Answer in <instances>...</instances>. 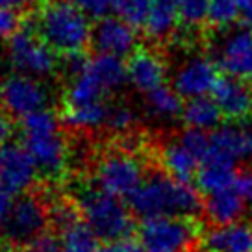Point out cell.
<instances>
[{
    "label": "cell",
    "instance_id": "e0dca14e",
    "mask_svg": "<svg viewBox=\"0 0 252 252\" xmlns=\"http://www.w3.org/2000/svg\"><path fill=\"white\" fill-rule=\"evenodd\" d=\"M152 158L158 159V165L161 171H165L174 180L186 182V184H191L193 178H197V173L200 169V159L197 156H193L178 141V137L156 147L152 152Z\"/></svg>",
    "mask_w": 252,
    "mask_h": 252
},
{
    "label": "cell",
    "instance_id": "d6986e66",
    "mask_svg": "<svg viewBox=\"0 0 252 252\" xmlns=\"http://www.w3.org/2000/svg\"><path fill=\"white\" fill-rule=\"evenodd\" d=\"M212 150L237 159H252V128L249 125L219 126L212 135Z\"/></svg>",
    "mask_w": 252,
    "mask_h": 252
},
{
    "label": "cell",
    "instance_id": "5bb4252c",
    "mask_svg": "<svg viewBox=\"0 0 252 252\" xmlns=\"http://www.w3.org/2000/svg\"><path fill=\"white\" fill-rule=\"evenodd\" d=\"M217 65L228 76L239 80H252V32L236 30L228 33L219 48Z\"/></svg>",
    "mask_w": 252,
    "mask_h": 252
},
{
    "label": "cell",
    "instance_id": "9a60e30c",
    "mask_svg": "<svg viewBox=\"0 0 252 252\" xmlns=\"http://www.w3.org/2000/svg\"><path fill=\"white\" fill-rule=\"evenodd\" d=\"M126 71L130 84L143 93H150L158 87L165 86L167 65L163 58L150 50V48L139 47L128 56Z\"/></svg>",
    "mask_w": 252,
    "mask_h": 252
},
{
    "label": "cell",
    "instance_id": "5b68a950",
    "mask_svg": "<svg viewBox=\"0 0 252 252\" xmlns=\"http://www.w3.org/2000/svg\"><path fill=\"white\" fill-rule=\"evenodd\" d=\"M48 232L50 213L43 193L26 191L19 195V198L11 204L8 219L2 226V237L15 251H26Z\"/></svg>",
    "mask_w": 252,
    "mask_h": 252
},
{
    "label": "cell",
    "instance_id": "1f68e13d",
    "mask_svg": "<svg viewBox=\"0 0 252 252\" xmlns=\"http://www.w3.org/2000/svg\"><path fill=\"white\" fill-rule=\"evenodd\" d=\"M178 141L186 147V149L197 156L200 159V163L204 161V158L208 156V152L212 149V137L206 135L204 130H195V128H188L186 132H182L180 135H176Z\"/></svg>",
    "mask_w": 252,
    "mask_h": 252
},
{
    "label": "cell",
    "instance_id": "4316f807",
    "mask_svg": "<svg viewBox=\"0 0 252 252\" xmlns=\"http://www.w3.org/2000/svg\"><path fill=\"white\" fill-rule=\"evenodd\" d=\"M63 251L65 252H98V239L93 234V230L87 226L86 220H80L60 234Z\"/></svg>",
    "mask_w": 252,
    "mask_h": 252
},
{
    "label": "cell",
    "instance_id": "30bf717a",
    "mask_svg": "<svg viewBox=\"0 0 252 252\" xmlns=\"http://www.w3.org/2000/svg\"><path fill=\"white\" fill-rule=\"evenodd\" d=\"M212 98L232 125H243L252 115V84L247 80L222 74L213 87Z\"/></svg>",
    "mask_w": 252,
    "mask_h": 252
},
{
    "label": "cell",
    "instance_id": "836d02e7",
    "mask_svg": "<svg viewBox=\"0 0 252 252\" xmlns=\"http://www.w3.org/2000/svg\"><path fill=\"white\" fill-rule=\"evenodd\" d=\"M24 23V13H21L19 9L13 6L0 9V37L4 39H11L17 32L23 28Z\"/></svg>",
    "mask_w": 252,
    "mask_h": 252
},
{
    "label": "cell",
    "instance_id": "83f0119b",
    "mask_svg": "<svg viewBox=\"0 0 252 252\" xmlns=\"http://www.w3.org/2000/svg\"><path fill=\"white\" fill-rule=\"evenodd\" d=\"M154 0H110L111 9L130 26L143 28Z\"/></svg>",
    "mask_w": 252,
    "mask_h": 252
},
{
    "label": "cell",
    "instance_id": "e575fe53",
    "mask_svg": "<svg viewBox=\"0 0 252 252\" xmlns=\"http://www.w3.org/2000/svg\"><path fill=\"white\" fill-rule=\"evenodd\" d=\"M98 252H147L143 249V245L139 243L137 237H128L117 243H102V247L98 249Z\"/></svg>",
    "mask_w": 252,
    "mask_h": 252
},
{
    "label": "cell",
    "instance_id": "ac0fdd59",
    "mask_svg": "<svg viewBox=\"0 0 252 252\" xmlns=\"http://www.w3.org/2000/svg\"><path fill=\"white\" fill-rule=\"evenodd\" d=\"M237 178H239V174L236 169V161L232 158L222 156L210 149L208 156L200 163L195 180H197V188L204 195H212L217 191L236 188Z\"/></svg>",
    "mask_w": 252,
    "mask_h": 252
},
{
    "label": "cell",
    "instance_id": "603a6c76",
    "mask_svg": "<svg viewBox=\"0 0 252 252\" xmlns=\"http://www.w3.org/2000/svg\"><path fill=\"white\" fill-rule=\"evenodd\" d=\"M106 94L100 82L94 78V74L89 71V62L86 69L72 78L71 86L63 98V108H76V106H87V104L102 102Z\"/></svg>",
    "mask_w": 252,
    "mask_h": 252
},
{
    "label": "cell",
    "instance_id": "9c48e42d",
    "mask_svg": "<svg viewBox=\"0 0 252 252\" xmlns=\"http://www.w3.org/2000/svg\"><path fill=\"white\" fill-rule=\"evenodd\" d=\"M37 165L30 152L17 145L8 143L0 147V182L11 195H23L35 182Z\"/></svg>",
    "mask_w": 252,
    "mask_h": 252
},
{
    "label": "cell",
    "instance_id": "4dcf8cb0",
    "mask_svg": "<svg viewBox=\"0 0 252 252\" xmlns=\"http://www.w3.org/2000/svg\"><path fill=\"white\" fill-rule=\"evenodd\" d=\"M135 123H137V115L132 108H128L125 104H119L108 110V119H106V126L115 134H130L134 132Z\"/></svg>",
    "mask_w": 252,
    "mask_h": 252
},
{
    "label": "cell",
    "instance_id": "f35d334b",
    "mask_svg": "<svg viewBox=\"0 0 252 252\" xmlns=\"http://www.w3.org/2000/svg\"><path fill=\"white\" fill-rule=\"evenodd\" d=\"M236 188L239 189V193H241L247 200L252 202V171H245V173L239 174Z\"/></svg>",
    "mask_w": 252,
    "mask_h": 252
},
{
    "label": "cell",
    "instance_id": "cb8c5ba5",
    "mask_svg": "<svg viewBox=\"0 0 252 252\" xmlns=\"http://www.w3.org/2000/svg\"><path fill=\"white\" fill-rule=\"evenodd\" d=\"M89 71L100 82V86L104 87L106 93L119 89L128 80L126 63L117 56L96 54L89 60Z\"/></svg>",
    "mask_w": 252,
    "mask_h": 252
},
{
    "label": "cell",
    "instance_id": "52a82bcc",
    "mask_svg": "<svg viewBox=\"0 0 252 252\" xmlns=\"http://www.w3.org/2000/svg\"><path fill=\"white\" fill-rule=\"evenodd\" d=\"M8 58L17 71L48 76L56 69V52L33 28V19L24 13L23 28L8 39Z\"/></svg>",
    "mask_w": 252,
    "mask_h": 252
},
{
    "label": "cell",
    "instance_id": "f1b7e54d",
    "mask_svg": "<svg viewBox=\"0 0 252 252\" xmlns=\"http://www.w3.org/2000/svg\"><path fill=\"white\" fill-rule=\"evenodd\" d=\"M241 15L239 0H210L208 24L213 28H228Z\"/></svg>",
    "mask_w": 252,
    "mask_h": 252
},
{
    "label": "cell",
    "instance_id": "3957f363",
    "mask_svg": "<svg viewBox=\"0 0 252 252\" xmlns=\"http://www.w3.org/2000/svg\"><path fill=\"white\" fill-rule=\"evenodd\" d=\"M76 202L87 226L98 241L117 243L137 234L135 215L119 197L104 191L98 184L80 189Z\"/></svg>",
    "mask_w": 252,
    "mask_h": 252
},
{
    "label": "cell",
    "instance_id": "74e56055",
    "mask_svg": "<svg viewBox=\"0 0 252 252\" xmlns=\"http://www.w3.org/2000/svg\"><path fill=\"white\" fill-rule=\"evenodd\" d=\"M11 204H13V202H11V193L4 188L2 182H0V230H2L4 222H6V219H8Z\"/></svg>",
    "mask_w": 252,
    "mask_h": 252
},
{
    "label": "cell",
    "instance_id": "8d00e7d4",
    "mask_svg": "<svg viewBox=\"0 0 252 252\" xmlns=\"http://www.w3.org/2000/svg\"><path fill=\"white\" fill-rule=\"evenodd\" d=\"M15 132V121L13 115L8 110L0 108V147L8 145V141L11 139V135Z\"/></svg>",
    "mask_w": 252,
    "mask_h": 252
},
{
    "label": "cell",
    "instance_id": "60d3db41",
    "mask_svg": "<svg viewBox=\"0 0 252 252\" xmlns=\"http://www.w3.org/2000/svg\"><path fill=\"white\" fill-rule=\"evenodd\" d=\"M23 2H28V0H13V6L15 4H23Z\"/></svg>",
    "mask_w": 252,
    "mask_h": 252
},
{
    "label": "cell",
    "instance_id": "f546056e",
    "mask_svg": "<svg viewBox=\"0 0 252 252\" xmlns=\"http://www.w3.org/2000/svg\"><path fill=\"white\" fill-rule=\"evenodd\" d=\"M210 0H178L180 23L186 28H198L208 23Z\"/></svg>",
    "mask_w": 252,
    "mask_h": 252
},
{
    "label": "cell",
    "instance_id": "b9f144b4",
    "mask_svg": "<svg viewBox=\"0 0 252 252\" xmlns=\"http://www.w3.org/2000/svg\"><path fill=\"white\" fill-rule=\"evenodd\" d=\"M2 87H4V82H2V78H0V93H2Z\"/></svg>",
    "mask_w": 252,
    "mask_h": 252
},
{
    "label": "cell",
    "instance_id": "8fae6325",
    "mask_svg": "<svg viewBox=\"0 0 252 252\" xmlns=\"http://www.w3.org/2000/svg\"><path fill=\"white\" fill-rule=\"evenodd\" d=\"M23 143L41 173L50 178L62 176L67 165V145L60 135V130L43 134H23Z\"/></svg>",
    "mask_w": 252,
    "mask_h": 252
},
{
    "label": "cell",
    "instance_id": "2e32d148",
    "mask_svg": "<svg viewBox=\"0 0 252 252\" xmlns=\"http://www.w3.org/2000/svg\"><path fill=\"white\" fill-rule=\"evenodd\" d=\"M197 252H252V222L237 220L204 230Z\"/></svg>",
    "mask_w": 252,
    "mask_h": 252
},
{
    "label": "cell",
    "instance_id": "ab89813d",
    "mask_svg": "<svg viewBox=\"0 0 252 252\" xmlns=\"http://www.w3.org/2000/svg\"><path fill=\"white\" fill-rule=\"evenodd\" d=\"M239 8H241L243 21L247 23L249 30L252 32V0H239Z\"/></svg>",
    "mask_w": 252,
    "mask_h": 252
},
{
    "label": "cell",
    "instance_id": "7402d4cb",
    "mask_svg": "<svg viewBox=\"0 0 252 252\" xmlns=\"http://www.w3.org/2000/svg\"><path fill=\"white\" fill-rule=\"evenodd\" d=\"M222 111L219 110L217 102L210 96L191 98L184 104L182 121L188 128L195 130H217L222 121Z\"/></svg>",
    "mask_w": 252,
    "mask_h": 252
},
{
    "label": "cell",
    "instance_id": "6da1fadb",
    "mask_svg": "<svg viewBox=\"0 0 252 252\" xmlns=\"http://www.w3.org/2000/svg\"><path fill=\"white\" fill-rule=\"evenodd\" d=\"M130 200V210L135 217H198L204 212V202L191 184L174 180L165 171L158 169L149 174Z\"/></svg>",
    "mask_w": 252,
    "mask_h": 252
},
{
    "label": "cell",
    "instance_id": "7a4b0ae2",
    "mask_svg": "<svg viewBox=\"0 0 252 252\" xmlns=\"http://www.w3.org/2000/svg\"><path fill=\"white\" fill-rule=\"evenodd\" d=\"M33 28L62 58L84 56L91 47V33L84 9L67 0H47L32 13Z\"/></svg>",
    "mask_w": 252,
    "mask_h": 252
},
{
    "label": "cell",
    "instance_id": "277c9868",
    "mask_svg": "<svg viewBox=\"0 0 252 252\" xmlns=\"http://www.w3.org/2000/svg\"><path fill=\"white\" fill-rule=\"evenodd\" d=\"M204 224L198 217L145 219L135 237L147 252H197Z\"/></svg>",
    "mask_w": 252,
    "mask_h": 252
},
{
    "label": "cell",
    "instance_id": "8992f818",
    "mask_svg": "<svg viewBox=\"0 0 252 252\" xmlns=\"http://www.w3.org/2000/svg\"><path fill=\"white\" fill-rule=\"evenodd\" d=\"M141 159L125 147H111L96 163V184L119 198H130L143 184Z\"/></svg>",
    "mask_w": 252,
    "mask_h": 252
},
{
    "label": "cell",
    "instance_id": "484cf974",
    "mask_svg": "<svg viewBox=\"0 0 252 252\" xmlns=\"http://www.w3.org/2000/svg\"><path fill=\"white\" fill-rule=\"evenodd\" d=\"M108 106L104 102L76 106V108H63L62 117L72 128H94L102 125L108 119Z\"/></svg>",
    "mask_w": 252,
    "mask_h": 252
},
{
    "label": "cell",
    "instance_id": "d6a6232c",
    "mask_svg": "<svg viewBox=\"0 0 252 252\" xmlns=\"http://www.w3.org/2000/svg\"><path fill=\"white\" fill-rule=\"evenodd\" d=\"M54 130H58V121L52 111L41 110L23 119V134H43Z\"/></svg>",
    "mask_w": 252,
    "mask_h": 252
},
{
    "label": "cell",
    "instance_id": "ba28073f",
    "mask_svg": "<svg viewBox=\"0 0 252 252\" xmlns=\"http://www.w3.org/2000/svg\"><path fill=\"white\" fill-rule=\"evenodd\" d=\"M219 65L206 56H198L182 65L176 71L173 80L174 91L182 98H200L213 93V87L222 76L219 72Z\"/></svg>",
    "mask_w": 252,
    "mask_h": 252
},
{
    "label": "cell",
    "instance_id": "d590c367",
    "mask_svg": "<svg viewBox=\"0 0 252 252\" xmlns=\"http://www.w3.org/2000/svg\"><path fill=\"white\" fill-rule=\"evenodd\" d=\"M72 2L93 17H104L108 9H111L110 0H72Z\"/></svg>",
    "mask_w": 252,
    "mask_h": 252
},
{
    "label": "cell",
    "instance_id": "4fadbf2b",
    "mask_svg": "<svg viewBox=\"0 0 252 252\" xmlns=\"http://www.w3.org/2000/svg\"><path fill=\"white\" fill-rule=\"evenodd\" d=\"M91 45L98 54L130 56L135 50V28L119 17H102L93 26Z\"/></svg>",
    "mask_w": 252,
    "mask_h": 252
},
{
    "label": "cell",
    "instance_id": "44dd1931",
    "mask_svg": "<svg viewBox=\"0 0 252 252\" xmlns=\"http://www.w3.org/2000/svg\"><path fill=\"white\" fill-rule=\"evenodd\" d=\"M178 21V0H154L143 30L150 39L165 41L174 33Z\"/></svg>",
    "mask_w": 252,
    "mask_h": 252
},
{
    "label": "cell",
    "instance_id": "7c38bea8",
    "mask_svg": "<svg viewBox=\"0 0 252 252\" xmlns=\"http://www.w3.org/2000/svg\"><path fill=\"white\" fill-rule=\"evenodd\" d=\"M0 98H2L4 110H8L13 117L23 119L35 111H41L47 102L45 89L35 80L28 78L24 74L9 76L4 82Z\"/></svg>",
    "mask_w": 252,
    "mask_h": 252
},
{
    "label": "cell",
    "instance_id": "ffe728a7",
    "mask_svg": "<svg viewBox=\"0 0 252 252\" xmlns=\"http://www.w3.org/2000/svg\"><path fill=\"white\" fill-rule=\"evenodd\" d=\"M245 200L247 198L239 193L237 188H230L224 191H217L212 195H206L204 200V213L212 224L222 226L232 224L243 217L245 213Z\"/></svg>",
    "mask_w": 252,
    "mask_h": 252
},
{
    "label": "cell",
    "instance_id": "d4e9b609",
    "mask_svg": "<svg viewBox=\"0 0 252 252\" xmlns=\"http://www.w3.org/2000/svg\"><path fill=\"white\" fill-rule=\"evenodd\" d=\"M145 102H147L150 115H154L158 119H174L182 115V111H184L182 96L167 86H161L147 93Z\"/></svg>",
    "mask_w": 252,
    "mask_h": 252
}]
</instances>
